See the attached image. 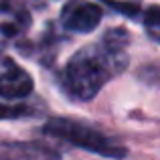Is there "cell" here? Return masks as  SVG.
Masks as SVG:
<instances>
[{"instance_id": "277c9868", "label": "cell", "mask_w": 160, "mask_h": 160, "mask_svg": "<svg viewBox=\"0 0 160 160\" xmlns=\"http://www.w3.org/2000/svg\"><path fill=\"white\" fill-rule=\"evenodd\" d=\"M32 91V77L20 67H8L0 75V98L22 99Z\"/></svg>"}, {"instance_id": "6da1fadb", "label": "cell", "mask_w": 160, "mask_h": 160, "mask_svg": "<svg viewBox=\"0 0 160 160\" xmlns=\"http://www.w3.org/2000/svg\"><path fill=\"white\" fill-rule=\"evenodd\" d=\"M116 53H109L108 49L103 53H98L93 49L75 53L69 59L63 73V85L67 93L75 99L89 102L98 95V91L103 87V83L109 79L116 67Z\"/></svg>"}, {"instance_id": "3957f363", "label": "cell", "mask_w": 160, "mask_h": 160, "mask_svg": "<svg viewBox=\"0 0 160 160\" xmlns=\"http://www.w3.org/2000/svg\"><path fill=\"white\" fill-rule=\"evenodd\" d=\"M61 20L69 31L89 32L102 20V8L93 2H85V0H69L63 6Z\"/></svg>"}, {"instance_id": "5b68a950", "label": "cell", "mask_w": 160, "mask_h": 160, "mask_svg": "<svg viewBox=\"0 0 160 160\" xmlns=\"http://www.w3.org/2000/svg\"><path fill=\"white\" fill-rule=\"evenodd\" d=\"M0 160H59V156L37 144H0Z\"/></svg>"}, {"instance_id": "8992f818", "label": "cell", "mask_w": 160, "mask_h": 160, "mask_svg": "<svg viewBox=\"0 0 160 160\" xmlns=\"http://www.w3.org/2000/svg\"><path fill=\"white\" fill-rule=\"evenodd\" d=\"M35 113V109L27 103H0V120H16Z\"/></svg>"}, {"instance_id": "30bf717a", "label": "cell", "mask_w": 160, "mask_h": 160, "mask_svg": "<svg viewBox=\"0 0 160 160\" xmlns=\"http://www.w3.org/2000/svg\"><path fill=\"white\" fill-rule=\"evenodd\" d=\"M14 4V0H0V12H8Z\"/></svg>"}, {"instance_id": "7a4b0ae2", "label": "cell", "mask_w": 160, "mask_h": 160, "mask_svg": "<svg viewBox=\"0 0 160 160\" xmlns=\"http://www.w3.org/2000/svg\"><path fill=\"white\" fill-rule=\"evenodd\" d=\"M43 132L47 136L65 140L69 144L83 148L87 152L99 154L103 158H113V160H122L126 158L128 150L122 144L109 140L106 134H102L99 130L91 128V126L83 124V122H75V120H67V118H53L43 126Z\"/></svg>"}, {"instance_id": "9c48e42d", "label": "cell", "mask_w": 160, "mask_h": 160, "mask_svg": "<svg viewBox=\"0 0 160 160\" xmlns=\"http://www.w3.org/2000/svg\"><path fill=\"white\" fill-rule=\"evenodd\" d=\"M108 4L112 8H116V10L126 12V14H136V12H138V6H136V4H124V2H113V0H109Z\"/></svg>"}, {"instance_id": "52a82bcc", "label": "cell", "mask_w": 160, "mask_h": 160, "mask_svg": "<svg viewBox=\"0 0 160 160\" xmlns=\"http://www.w3.org/2000/svg\"><path fill=\"white\" fill-rule=\"evenodd\" d=\"M144 27L150 39L160 45V6H150L144 16Z\"/></svg>"}, {"instance_id": "ba28073f", "label": "cell", "mask_w": 160, "mask_h": 160, "mask_svg": "<svg viewBox=\"0 0 160 160\" xmlns=\"http://www.w3.org/2000/svg\"><path fill=\"white\" fill-rule=\"evenodd\" d=\"M128 45V32L124 28H116V31H109L106 35V47L109 53H122L124 47Z\"/></svg>"}]
</instances>
